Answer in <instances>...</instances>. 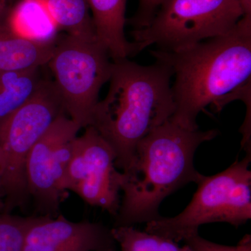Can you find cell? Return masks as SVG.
Listing matches in <instances>:
<instances>
[{"instance_id": "1", "label": "cell", "mask_w": 251, "mask_h": 251, "mask_svg": "<svg viewBox=\"0 0 251 251\" xmlns=\"http://www.w3.org/2000/svg\"><path fill=\"white\" fill-rule=\"evenodd\" d=\"M169 64L175 110L171 120L186 129H199L198 115L209 105L220 112L241 100L251 110V16H243L224 36L174 52L151 51Z\"/></svg>"}, {"instance_id": "2", "label": "cell", "mask_w": 251, "mask_h": 251, "mask_svg": "<svg viewBox=\"0 0 251 251\" xmlns=\"http://www.w3.org/2000/svg\"><path fill=\"white\" fill-rule=\"evenodd\" d=\"M219 134L217 130H191L171 120L139 142L128 171L119 174L123 197L114 227H130L160 219L163 200L204 175L196 171L193 158L198 147Z\"/></svg>"}, {"instance_id": "3", "label": "cell", "mask_w": 251, "mask_h": 251, "mask_svg": "<svg viewBox=\"0 0 251 251\" xmlns=\"http://www.w3.org/2000/svg\"><path fill=\"white\" fill-rule=\"evenodd\" d=\"M168 63L143 66L128 58L112 61L110 87L99 100L92 126L116 154L115 166L128 171L142 139L171 120L175 106Z\"/></svg>"}, {"instance_id": "4", "label": "cell", "mask_w": 251, "mask_h": 251, "mask_svg": "<svg viewBox=\"0 0 251 251\" xmlns=\"http://www.w3.org/2000/svg\"><path fill=\"white\" fill-rule=\"evenodd\" d=\"M251 156L237 160L226 171L203 176L182 212L147 224L145 231L178 243L198 234L203 225L227 223L238 227L251 219Z\"/></svg>"}, {"instance_id": "5", "label": "cell", "mask_w": 251, "mask_h": 251, "mask_svg": "<svg viewBox=\"0 0 251 251\" xmlns=\"http://www.w3.org/2000/svg\"><path fill=\"white\" fill-rule=\"evenodd\" d=\"M244 16L239 0H163L147 27L133 29L135 53L151 46L174 52L232 31Z\"/></svg>"}, {"instance_id": "6", "label": "cell", "mask_w": 251, "mask_h": 251, "mask_svg": "<svg viewBox=\"0 0 251 251\" xmlns=\"http://www.w3.org/2000/svg\"><path fill=\"white\" fill-rule=\"evenodd\" d=\"M112 60L98 40L60 34L47 65L62 99L66 113L85 128L92 126L99 92L110 80Z\"/></svg>"}, {"instance_id": "7", "label": "cell", "mask_w": 251, "mask_h": 251, "mask_svg": "<svg viewBox=\"0 0 251 251\" xmlns=\"http://www.w3.org/2000/svg\"><path fill=\"white\" fill-rule=\"evenodd\" d=\"M115 159V151L98 130L86 127L83 134L73 140L61 188L115 217L121 202Z\"/></svg>"}, {"instance_id": "8", "label": "cell", "mask_w": 251, "mask_h": 251, "mask_svg": "<svg viewBox=\"0 0 251 251\" xmlns=\"http://www.w3.org/2000/svg\"><path fill=\"white\" fill-rule=\"evenodd\" d=\"M67 115H62L36 142L28 155L26 177L29 198L39 216L57 217L67 193L61 188L70 158L73 140L81 129Z\"/></svg>"}, {"instance_id": "9", "label": "cell", "mask_w": 251, "mask_h": 251, "mask_svg": "<svg viewBox=\"0 0 251 251\" xmlns=\"http://www.w3.org/2000/svg\"><path fill=\"white\" fill-rule=\"evenodd\" d=\"M112 229L87 220L73 222L62 214L34 216L23 251H116Z\"/></svg>"}, {"instance_id": "10", "label": "cell", "mask_w": 251, "mask_h": 251, "mask_svg": "<svg viewBox=\"0 0 251 251\" xmlns=\"http://www.w3.org/2000/svg\"><path fill=\"white\" fill-rule=\"evenodd\" d=\"M96 35L108 50L112 61L128 58L135 53L133 43L127 40L125 27L127 0H87Z\"/></svg>"}, {"instance_id": "11", "label": "cell", "mask_w": 251, "mask_h": 251, "mask_svg": "<svg viewBox=\"0 0 251 251\" xmlns=\"http://www.w3.org/2000/svg\"><path fill=\"white\" fill-rule=\"evenodd\" d=\"M0 18L5 29L27 40L53 43L61 34L43 0H16Z\"/></svg>"}, {"instance_id": "12", "label": "cell", "mask_w": 251, "mask_h": 251, "mask_svg": "<svg viewBox=\"0 0 251 251\" xmlns=\"http://www.w3.org/2000/svg\"><path fill=\"white\" fill-rule=\"evenodd\" d=\"M55 41L41 43L27 40L11 34L0 23V72L47 65Z\"/></svg>"}, {"instance_id": "13", "label": "cell", "mask_w": 251, "mask_h": 251, "mask_svg": "<svg viewBox=\"0 0 251 251\" xmlns=\"http://www.w3.org/2000/svg\"><path fill=\"white\" fill-rule=\"evenodd\" d=\"M41 67L0 72V126L31 98L43 80Z\"/></svg>"}, {"instance_id": "14", "label": "cell", "mask_w": 251, "mask_h": 251, "mask_svg": "<svg viewBox=\"0 0 251 251\" xmlns=\"http://www.w3.org/2000/svg\"><path fill=\"white\" fill-rule=\"evenodd\" d=\"M43 1L60 32L85 40H98L87 0Z\"/></svg>"}, {"instance_id": "15", "label": "cell", "mask_w": 251, "mask_h": 251, "mask_svg": "<svg viewBox=\"0 0 251 251\" xmlns=\"http://www.w3.org/2000/svg\"><path fill=\"white\" fill-rule=\"evenodd\" d=\"M34 216L0 212V251H23L25 238Z\"/></svg>"}, {"instance_id": "16", "label": "cell", "mask_w": 251, "mask_h": 251, "mask_svg": "<svg viewBox=\"0 0 251 251\" xmlns=\"http://www.w3.org/2000/svg\"><path fill=\"white\" fill-rule=\"evenodd\" d=\"M112 234L122 251H161L164 238L130 227L112 229Z\"/></svg>"}, {"instance_id": "17", "label": "cell", "mask_w": 251, "mask_h": 251, "mask_svg": "<svg viewBox=\"0 0 251 251\" xmlns=\"http://www.w3.org/2000/svg\"><path fill=\"white\" fill-rule=\"evenodd\" d=\"M192 251H251V236L247 234L236 246H225L216 244L195 234L184 241Z\"/></svg>"}, {"instance_id": "18", "label": "cell", "mask_w": 251, "mask_h": 251, "mask_svg": "<svg viewBox=\"0 0 251 251\" xmlns=\"http://www.w3.org/2000/svg\"><path fill=\"white\" fill-rule=\"evenodd\" d=\"M162 1L163 0H139L136 14L130 21L134 29H141L150 24Z\"/></svg>"}, {"instance_id": "19", "label": "cell", "mask_w": 251, "mask_h": 251, "mask_svg": "<svg viewBox=\"0 0 251 251\" xmlns=\"http://www.w3.org/2000/svg\"><path fill=\"white\" fill-rule=\"evenodd\" d=\"M161 251H192L187 245L180 247L178 243L164 238Z\"/></svg>"}, {"instance_id": "20", "label": "cell", "mask_w": 251, "mask_h": 251, "mask_svg": "<svg viewBox=\"0 0 251 251\" xmlns=\"http://www.w3.org/2000/svg\"><path fill=\"white\" fill-rule=\"evenodd\" d=\"M244 16H251V0H239Z\"/></svg>"}, {"instance_id": "21", "label": "cell", "mask_w": 251, "mask_h": 251, "mask_svg": "<svg viewBox=\"0 0 251 251\" xmlns=\"http://www.w3.org/2000/svg\"><path fill=\"white\" fill-rule=\"evenodd\" d=\"M9 0H0V17L4 14V11L8 7Z\"/></svg>"}, {"instance_id": "22", "label": "cell", "mask_w": 251, "mask_h": 251, "mask_svg": "<svg viewBox=\"0 0 251 251\" xmlns=\"http://www.w3.org/2000/svg\"><path fill=\"white\" fill-rule=\"evenodd\" d=\"M4 203L3 202L2 198L0 196V212H4Z\"/></svg>"}, {"instance_id": "23", "label": "cell", "mask_w": 251, "mask_h": 251, "mask_svg": "<svg viewBox=\"0 0 251 251\" xmlns=\"http://www.w3.org/2000/svg\"><path fill=\"white\" fill-rule=\"evenodd\" d=\"M1 148H0V168H1Z\"/></svg>"}]
</instances>
